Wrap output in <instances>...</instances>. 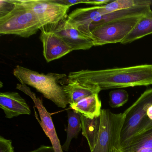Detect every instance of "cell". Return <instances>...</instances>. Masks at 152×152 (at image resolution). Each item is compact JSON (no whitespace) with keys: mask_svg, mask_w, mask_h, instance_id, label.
Listing matches in <instances>:
<instances>
[{"mask_svg":"<svg viewBox=\"0 0 152 152\" xmlns=\"http://www.w3.org/2000/svg\"><path fill=\"white\" fill-rule=\"evenodd\" d=\"M67 79L96 85L101 91L149 86L152 84V64L100 70H82L71 72Z\"/></svg>","mask_w":152,"mask_h":152,"instance_id":"1","label":"cell"},{"mask_svg":"<svg viewBox=\"0 0 152 152\" xmlns=\"http://www.w3.org/2000/svg\"><path fill=\"white\" fill-rule=\"evenodd\" d=\"M13 74L21 84L34 88L58 107L66 108L69 104L63 86L58 83L59 80L66 78V75L39 73L20 66H17L14 69Z\"/></svg>","mask_w":152,"mask_h":152,"instance_id":"2","label":"cell"},{"mask_svg":"<svg viewBox=\"0 0 152 152\" xmlns=\"http://www.w3.org/2000/svg\"><path fill=\"white\" fill-rule=\"evenodd\" d=\"M11 1L15 5L14 9L0 18L1 34H15L28 38L36 34L43 26L38 16L17 0Z\"/></svg>","mask_w":152,"mask_h":152,"instance_id":"3","label":"cell"},{"mask_svg":"<svg viewBox=\"0 0 152 152\" xmlns=\"http://www.w3.org/2000/svg\"><path fill=\"white\" fill-rule=\"evenodd\" d=\"M125 118L124 112L116 114L108 109L101 110L99 135L91 152H119Z\"/></svg>","mask_w":152,"mask_h":152,"instance_id":"4","label":"cell"},{"mask_svg":"<svg viewBox=\"0 0 152 152\" xmlns=\"http://www.w3.org/2000/svg\"><path fill=\"white\" fill-rule=\"evenodd\" d=\"M143 16L113 20L93 27L91 39L94 46L121 43Z\"/></svg>","mask_w":152,"mask_h":152,"instance_id":"5","label":"cell"},{"mask_svg":"<svg viewBox=\"0 0 152 152\" xmlns=\"http://www.w3.org/2000/svg\"><path fill=\"white\" fill-rule=\"evenodd\" d=\"M32 11L39 18L43 26L59 23L67 18L69 7L55 0H17Z\"/></svg>","mask_w":152,"mask_h":152,"instance_id":"6","label":"cell"},{"mask_svg":"<svg viewBox=\"0 0 152 152\" xmlns=\"http://www.w3.org/2000/svg\"><path fill=\"white\" fill-rule=\"evenodd\" d=\"M152 105V88L144 91L131 106L126 109L125 118L121 137V147L135 135L136 131L147 111Z\"/></svg>","mask_w":152,"mask_h":152,"instance_id":"7","label":"cell"},{"mask_svg":"<svg viewBox=\"0 0 152 152\" xmlns=\"http://www.w3.org/2000/svg\"><path fill=\"white\" fill-rule=\"evenodd\" d=\"M40 31L39 38L43 45V55L48 63L61 58L73 51L49 26H43Z\"/></svg>","mask_w":152,"mask_h":152,"instance_id":"8","label":"cell"},{"mask_svg":"<svg viewBox=\"0 0 152 152\" xmlns=\"http://www.w3.org/2000/svg\"><path fill=\"white\" fill-rule=\"evenodd\" d=\"M16 88L30 96L33 100L35 107L38 109L41 121L38 120V121L43 131L49 138L55 152H64L60 140L56 132L51 115L43 105L42 100L36 96L35 94L32 92L26 85L18 84Z\"/></svg>","mask_w":152,"mask_h":152,"instance_id":"9","label":"cell"},{"mask_svg":"<svg viewBox=\"0 0 152 152\" xmlns=\"http://www.w3.org/2000/svg\"><path fill=\"white\" fill-rule=\"evenodd\" d=\"M73 50H88L94 47L91 39L67 23L66 19L54 25H48Z\"/></svg>","mask_w":152,"mask_h":152,"instance_id":"10","label":"cell"},{"mask_svg":"<svg viewBox=\"0 0 152 152\" xmlns=\"http://www.w3.org/2000/svg\"><path fill=\"white\" fill-rule=\"evenodd\" d=\"M100 7L76 9L67 16L66 22L91 39V26L102 16Z\"/></svg>","mask_w":152,"mask_h":152,"instance_id":"11","label":"cell"},{"mask_svg":"<svg viewBox=\"0 0 152 152\" xmlns=\"http://www.w3.org/2000/svg\"><path fill=\"white\" fill-rule=\"evenodd\" d=\"M0 107L6 117L11 119L21 115H30L31 110L26 100L17 92L0 93Z\"/></svg>","mask_w":152,"mask_h":152,"instance_id":"12","label":"cell"},{"mask_svg":"<svg viewBox=\"0 0 152 152\" xmlns=\"http://www.w3.org/2000/svg\"><path fill=\"white\" fill-rule=\"evenodd\" d=\"M67 81V84L62 86L70 105L76 104L92 95L99 94L101 91L96 85L82 83L68 79Z\"/></svg>","mask_w":152,"mask_h":152,"instance_id":"13","label":"cell"},{"mask_svg":"<svg viewBox=\"0 0 152 152\" xmlns=\"http://www.w3.org/2000/svg\"><path fill=\"white\" fill-rule=\"evenodd\" d=\"M70 107L72 110L90 119L100 116L102 110L98 94L92 95L76 104L70 105Z\"/></svg>","mask_w":152,"mask_h":152,"instance_id":"14","label":"cell"},{"mask_svg":"<svg viewBox=\"0 0 152 152\" xmlns=\"http://www.w3.org/2000/svg\"><path fill=\"white\" fill-rule=\"evenodd\" d=\"M145 148H152V127L128 140L119 152H136Z\"/></svg>","mask_w":152,"mask_h":152,"instance_id":"15","label":"cell"},{"mask_svg":"<svg viewBox=\"0 0 152 152\" xmlns=\"http://www.w3.org/2000/svg\"><path fill=\"white\" fill-rule=\"evenodd\" d=\"M152 34V10L141 17L132 31L125 37L121 44L132 43L143 37Z\"/></svg>","mask_w":152,"mask_h":152,"instance_id":"16","label":"cell"},{"mask_svg":"<svg viewBox=\"0 0 152 152\" xmlns=\"http://www.w3.org/2000/svg\"><path fill=\"white\" fill-rule=\"evenodd\" d=\"M82 134L87 139L91 152L96 144L100 127V116L93 119L87 118L81 115Z\"/></svg>","mask_w":152,"mask_h":152,"instance_id":"17","label":"cell"},{"mask_svg":"<svg viewBox=\"0 0 152 152\" xmlns=\"http://www.w3.org/2000/svg\"><path fill=\"white\" fill-rule=\"evenodd\" d=\"M67 115L68 126L66 130L67 136L65 142L62 146L63 150L66 152L69 150L70 144L73 139L77 138L82 129L80 114L71 109L67 111Z\"/></svg>","mask_w":152,"mask_h":152,"instance_id":"18","label":"cell"},{"mask_svg":"<svg viewBox=\"0 0 152 152\" xmlns=\"http://www.w3.org/2000/svg\"><path fill=\"white\" fill-rule=\"evenodd\" d=\"M143 0H116L104 6H100V11L102 16L115 11L128 9L142 2Z\"/></svg>","mask_w":152,"mask_h":152,"instance_id":"19","label":"cell"},{"mask_svg":"<svg viewBox=\"0 0 152 152\" xmlns=\"http://www.w3.org/2000/svg\"><path fill=\"white\" fill-rule=\"evenodd\" d=\"M109 104L113 108L121 107L128 102L129 94L123 89L113 90L109 92Z\"/></svg>","mask_w":152,"mask_h":152,"instance_id":"20","label":"cell"},{"mask_svg":"<svg viewBox=\"0 0 152 152\" xmlns=\"http://www.w3.org/2000/svg\"><path fill=\"white\" fill-rule=\"evenodd\" d=\"M15 5L11 0L0 1V18L8 14L14 9Z\"/></svg>","mask_w":152,"mask_h":152,"instance_id":"21","label":"cell"},{"mask_svg":"<svg viewBox=\"0 0 152 152\" xmlns=\"http://www.w3.org/2000/svg\"><path fill=\"white\" fill-rule=\"evenodd\" d=\"M0 152H15L12 141L0 137Z\"/></svg>","mask_w":152,"mask_h":152,"instance_id":"22","label":"cell"},{"mask_svg":"<svg viewBox=\"0 0 152 152\" xmlns=\"http://www.w3.org/2000/svg\"><path fill=\"white\" fill-rule=\"evenodd\" d=\"M152 127V121L148 119L147 116H146V117H144L142 121L140 122V124L136 131L135 135L140 134Z\"/></svg>","mask_w":152,"mask_h":152,"instance_id":"23","label":"cell"},{"mask_svg":"<svg viewBox=\"0 0 152 152\" xmlns=\"http://www.w3.org/2000/svg\"><path fill=\"white\" fill-rule=\"evenodd\" d=\"M55 1L56 2L59 4L67 6L69 7L77 4H82V3L85 4L86 1V0H55Z\"/></svg>","mask_w":152,"mask_h":152,"instance_id":"24","label":"cell"},{"mask_svg":"<svg viewBox=\"0 0 152 152\" xmlns=\"http://www.w3.org/2000/svg\"><path fill=\"white\" fill-rule=\"evenodd\" d=\"M112 1H111V0H95V1L86 0L85 4L93 5L94 7H99V6H104L110 3Z\"/></svg>","mask_w":152,"mask_h":152,"instance_id":"25","label":"cell"},{"mask_svg":"<svg viewBox=\"0 0 152 152\" xmlns=\"http://www.w3.org/2000/svg\"><path fill=\"white\" fill-rule=\"evenodd\" d=\"M28 152H56L53 146L42 145L37 149Z\"/></svg>","mask_w":152,"mask_h":152,"instance_id":"26","label":"cell"},{"mask_svg":"<svg viewBox=\"0 0 152 152\" xmlns=\"http://www.w3.org/2000/svg\"><path fill=\"white\" fill-rule=\"evenodd\" d=\"M146 115L148 119L152 121V105L149 107L147 111Z\"/></svg>","mask_w":152,"mask_h":152,"instance_id":"27","label":"cell"},{"mask_svg":"<svg viewBox=\"0 0 152 152\" xmlns=\"http://www.w3.org/2000/svg\"><path fill=\"white\" fill-rule=\"evenodd\" d=\"M136 152H152V148H142Z\"/></svg>","mask_w":152,"mask_h":152,"instance_id":"28","label":"cell"}]
</instances>
